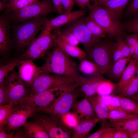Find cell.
Returning <instances> with one entry per match:
<instances>
[{
    "label": "cell",
    "instance_id": "cell-36",
    "mask_svg": "<svg viewBox=\"0 0 138 138\" xmlns=\"http://www.w3.org/2000/svg\"><path fill=\"white\" fill-rule=\"evenodd\" d=\"M14 106L11 103L0 105V128L5 124Z\"/></svg>",
    "mask_w": 138,
    "mask_h": 138
},
{
    "label": "cell",
    "instance_id": "cell-34",
    "mask_svg": "<svg viewBox=\"0 0 138 138\" xmlns=\"http://www.w3.org/2000/svg\"><path fill=\"white\" fill-rule=\"evenodd\" d=\"M55 30L54 36L66 43L75 46H77L80 43L75 36L71 32L66 30L61 32L59 28Z\"/></svg>",
    "mask_w": 138,
    "mask_h": 138
},
{
    "label": "cell",
    "instance_id": "cell-14",
    "mask_svg": "<svg viewBox=\"0 0 138 138\" xmlns=\"http://www.w3.org/2000/svg\"><path fill=\"white\" fill-rule=\"evenodd\" d=\"M79 123L97 117L93 107L87 98L75 102L72 108Z\"/></svg>",
    "mask_w": 138,
    "mask_h": 138
},
{
    "label": "cell",
    "instance_id": "cell-7",
    "mask_svg": "<svg viewBox=\"0 0 138 138\" xmlns=\"http://www.w3.org/2000/svg\"><path fill=\"white\" fill-rule=\"evenodd\" d=\"M6 96L4 104L10 103L14 105L26 96L27 90L18 74L13 70L5 79Z\"/></svg>",
    "mask_w": 138,
    "mask_h": 138
},
{
    "label": "cell",
    "instance_id": "cell-54",
    "mask_svg": "<svg viewBox=\"0 0 138 138\" xmlns=\"http://www.w3.org/2000/svg\"><path fill=\"white\" fill-rule=\"evenodd\" d=\"M7 6V2L1 0L0 1V11H2L3 9H6Z\"/></svg>",
    "mask_w": 138,
    "mask_h": 138
},
{
    "label": "cell",
    "instance_id": "cell-50",
    "mask_svg": "<svg viewBox=\"0 0 138 138\" xmlns=\"http://www.w3.org/2000/svg\"><path fill=\"white\" fill-rule=\"evenodd\" d=\"M116 131V128L110 126L105 132L101 138H114Z\"/></svg>",
    "mask_w": 138,
    "mask_h": 138
},
{
    "label": "cell",
    "instance_id": "cell-42",
    "mask_svg": "<svg viewBox=\"0 0 138 138\" xmlns=\"http://www.w3.org/2000/svg\"><path fill=\"white\" fill-rule=\"evenodd\" d=\"M126 12V14L130 15L138 13V0H131Z\"/></svg>",
    "mask_w": 138,
    "mask_h": 138
},
{
    "label": "cell",
    "instance_id": "cell-31",
    "mask_svg": "<svg viewBox=\"0 0 138 138\" xmlns=\"http://www.w3.org/2000/svg\"><path fill=\"white\" fill-rule=\"evenodd\" d=\"M40 0H10L7 2L5 14L7 15L14 11L39 1Z\"/></svg>",
    "mask_w": 138,
    "mask_h": 138
},
{
    "label": "cell",
    "instance_id": "cell-37",
    "mask_svg": "<svg viewBox=\"0 0 138 138\" xmlns=\"http://www.w3.org/2000/svg\"><path fill=\"white\" fill-rule=\"evenodd\" d=\"M102 101L107 107L109 111L120 109V102L118 96L114 95L101 96Z\"/></svg>",
    "mask_w": 138,
    "mask_h": 138
},
{
    "label": "cell",
    "instance_id": "cell-35",
    "mask_svg": "<svg viewBox=\"0 0 138 138\" xmlns=\"http://www.w3.org/2000/svg\"><path fill=\"white\" fill-rule=\"evenodd\" d=\"M138 92V77L135 76L122 90L120 93L124 96L131 98Z\"/></svg>",
    "mask_w": 138,
    "mask_h": 138
},
{
    "label": "cell",
    "instance_id": "cell-49",
    "mask_svg": "<svg viewBox=\"0 0 138 138\" xmlns=\"http://www.w3.org/2000/svg\"><path fill=\"white\" fill-rule=\"evenodd\" d=\"M6 96V88L5 83L3 82L0 84V105L4 104Z\"/></svg>",
    "mask_w": 138,
    "mask_h": 138
},
{
    "label": "cell",
    "instance_id": "cell-8",
    "mask_svg": "<svg viewBox=\"0 0 138 138\" xmlns=\"http://www.w3.org/2000/svg\"><path fill=\"white\" fill-rule=\"evenodd\" d=\"M75 82L73 79L57 74L40 72L31 85L33 95L57 86L72 85Z\"/></svg>",
    "mask_w": 138,
    "mask_h": 138
},
{
    "label": "cell",
    "instance_id": "cell-26",
    "mask_svg": "<svg viewBox=\"0 0 138 138\" xmlns=\"http://www.w3.org/2000/svg\"><path fill=\"white\" fill-rule=\"evenodd\" d=\"M130 0H109L101 5L107 9L114 17L119 19Z\"/></svg>",
    "mask_w": 138,
    "mask_h": 138
},
{
    "label": "cell",
    "instance_id": "cell-30",
    "mask_svg": "<svg viewBox=\"0 0 138 138\" xmlns=\"http://www.w3.org/2000/svg\"><path fill=\"white\" fill-rule=\"evenodd\" d=\"M84 22L90 31L94 35L105 38L107 33L105 30L89 15L84 18Z\"/></svg>",
    "mask_w": 138,
    "mask_h": 138
},
{
    "label": "cell",
    "instance_id": "cell-62",
    "mask_svg": "<svg viewBox=\"0 0 138 138\" xmlns=\"http://www.w3.org/2000/svg\"></svg>",
    "mask_w": 138,
    "mask_h": 138
},
{
    "label": "cell",
    "instance_id": "cell-46",
    "mask_svg": "<svg viewBox=\"0 0 138 138\" xmlns=\"http://www.w3.org/2000/svg\"><path fill=\"white\" fill-rule=\"evenodd\" d=\"M123 57V54L119 46L116 42L113 54V64L119 59Z\"/></svg>",
    "mask_w": 138,
    "mask_h": 138
},
{
    "label": "cell",
    "instance_id": "cell-17",
    "mask_svg": "<svg viewBox=\"0 0 138 138\" xmlns=\"http://www.w3.org/2000/svg\"><path fill=\"white\" fill-rule=\"evenodd\" d=\"M40 72L39 67L32 60H27L20 65L18 74L23 81L31 85Z\"/></svg>",
    "mask_w": 138,
    "mask_h": 138
},
{
    "label": "cell",
    "instance_id": "cell-1",
    "mask_svg": "<svg viewBox=\"0 0 138 138\" xmlns=\"http://www.w3.org/2000/svg\"><path fill=\"white\" fill-rule=\"evenodd\" d=\"M55 45L53 51L48 54L45 63L39 67L40 72L67 77L79 84L80 86L85 81L86 77L79 74L77 63L60 47Z\"/></svg>",
    "mask_w": 138,
    "mask_h": 138
},
{
    "label": "cell",
    "instance_id": "cell-58",
    "mask_svg": "<svg viewBox=\"0 0 138 138\" xmlns=\"http://www.w3.org/2000/svg\"><path fill=\"white\" fill-rule=\"evenodd\" d=\"M137 93V94H135L131 98H132L133 100L138 103V92Z\"/></svg>",
    "mask_w": 138,
    "mask_h": 138
},
{
    "label": "cell",
    "instance_id": "cell-53",
    "mask_svg": "<svg viewBox=\"0 0 138 138\" xmlns=\"http://www.w3.org/2000/svg\"><path fill=\"white\" fill-rule=\"evenodd\" d=\"M128 45L129 50V57L131 58L133 56L134 53L135 47L131 45Z\"/></svg>",
    "mask_w": 138,
    "mask_h": 138
},
{
    "label": "cell",
    "instance_id": "cell-3",
    "mask_svg": "<svg viewBox=\"0 0 138 138\" xmlns=\"http://www.w3.org/2000/svg\"><path fill=\"white\" fill-rule=\"evenodd\" d=\"M53 13H58L51 1L42 0L6 15L10 22L15 25Z\"/></svg>",
    "mask_w": 138,
    "mask_h": 138
},
{
    "label": "cell",
    "instance_id": "cell-6",
    "mask_svg": "<svg viewBox=\"0 0 138 138\" xmlns=\"http://www.w3.org/2000/svg\"><path fill=\"white\" fill-rule=\"evenodd\" d=\"M70 85H62L33 95L27 96L20 102L31 104L38 109L44 110L62 94L69 91Z\"/></svg>",
    "mask_w": 138,
    "mask_h": 138
},
{
    "label": "cell",
    "instance_id": "cell-52",
    "mask_svg": "<svg viewBox=\"0 0 138 138\" xmlns=\"http://www.w3.org/2000/svg\"><path fill=\"white\" fill-rule=\"evenodd\" d=\"M13 132H9L8 134L5 133V131L3 129V127L0 128V138H12L13 137Z\"/></svg>",
    "mask_w": 138,
    "mask_h": 138
},
{
    "label": "cell",
    "instance_id": "cell-22",
    "mask_svg": "<svg viewBox=\"0 0 138 138\" xmlns=\"http://www.w3.org/2000/svg\"><path fill=\"white\" fill-rule=\"evenodd\" d=\"M131 59L129 57L121 58L115 62L109 72L106 74L113 81L120 80L127 64ZM118 81V82H119Z\"/></svg>",
    "mask_w": 138,
    "mask_h": 138
},
{
    "label": "cell",
    "instance_id": "cell-11",
    "mask_svg": "<svg viewBox=\"0 0 138 138\" xmlns=\"http://www.w3.org/2000/svg\"><path fill=\"white\" fill-rule=\"evenodd\" d=\"M38 110L33 105L21 102L14 105L5 124L9 130H14L23 126L29 117Z\"/></svg>",
    "mask_w": 138,
    "mask_h": 138
},
{
    "label": "cell",
    "instance_id": "cell-9",
    "mask_svg": "<svg viewBox=\"0 0 138 138\" xmlns=\"http://www.w3.org/2000/svg\"><path fill=\"white\" fill-rule=\"evenodd\" d=\"M65 30L71 32L75 36L82 44L85 51L102 40L90 31L84 18H81L67 24Z\"/></svg>",
    "mask_w": 138,
    "mask_h": 138
},
{
    "label": "cell",
    "instance_id": "cell-15",
    "mask_svg": "<svg viewBox=\"0 0 138 138\" xmlns=\"http://www.w3.org/2000/svg\"><path fill=\"white\" fill-rule=\"evenodd\" d=\"M10 23L5 14L0 16V52L1 54H4L7 52L11 45Z\"/></svg>",
    "mask_w": 138,
    "mask_h": 138
},
{
    "label": "cell",
    "instance_id": "cell-29",
    "mask_svg": "<svg viewBox=\"0 0 138 138\" xmlns=\"http://www.w3.org/2000/svg\"><path fill=\"white\" fill-rule=\"evenodd\" d=\"M118 96L119 99L120 109L128 113L138 114L137 102L122 95Z\"/></svg>",
    "mask_w": 138,
    "mask_h": 138
},
{
    "label": "cell",
    "instance_id": "cell-25",
    "mask_svg": "<svg viewBox=\"0 0 138 138\" xmlns=\"http://www.w3.org/2000/svg\"><path fill=\"white\" fill-rule=\"evenodd\" d=\"M108 122L110 126L117 130L125 131L130 134L138 130V117L132 119Z\"/></svg>",
    "mask_w": 138,
    "mask_h": 138
},
{
    "label": "cell",
    "instance_id": "cell-39",
    "mask_svg": "<svg viewBox=\"0 0 138 138\" xmlns=\"http://www.w3.org/2000/svg\"><path fill=\"white\" fill-rule=\"evenodd\" d=\"M115 88V84L107 79L99 85L97 90V94L101 96L108 95Z\"/></svg>",
    "mask_w": 138,
    "mask_h": 138
},
{
    "label": "cell",
    "instance_id": "cell-60",
    "mask_svg": "<svg viewBox=\"0 0 138 138\" xmlns=\"http://www.w3.org/2000/svg\"><path fill=\"white\" fill-rule=\"evenodd\" d=\"M97 0H90V1H91L92 2L95 3Z\"/></svg>",
    "mask_w": 138,
    "mask_h": 138
},
{
    "label": "cell",
    "instance_id": "cell-43",
    "mask_svg": "<svg viewBox=\"0 0 138 138\" xmlns=\"http://www.w3.org/2000/svg\"><path fill=\"white\" fill-rule=\"evenodd\" d=\"M110 126L108 124L101 126L100 128L93 133L88 136L87 138H101L102 136Z\"/></svg>",
    "mask_w": 138,
    "mask_h": 138
},
{
    "label": "cell",
    "instance_id": "cell-38",
    "mask_svg": "<svg viewBox=\"0 0 138 138\" xmlns=\"http://www.w3.org/2000/svg\"><path fill=\"white\" fill-rule=\"evenodd\" d=\"M65 125L68 128L73 129L79 123L78 119L74 113L70 111L61 116Z\"/></svg>",
    "mask_w": 138,
    "mask_h": 138
},
{
    "label": "cell",
    "instance_id": "cell-28",
    "mask_svg": "<svg viewBox=\"0 0 138 138\" xmlns=\"http://www.w3.org/2000/svg\"><path fill=\"white\" fill-rule=\"evenodd\" d=\"M44 54L39 44L34 39L30 43L28 50L22 54L19 59L24 60L32 61L43 57Z\"/></svg>",
    "mask_w": 138,
    "mask_h": 138
},
{
    "label": "cell",
    "instance_id": "cell-19",
    "mask_svg": "<svg viewBox=\"0 0 138 138\" xmlns=\"http://www.w3.org/2000/svg\"><path fill=\"white\" fill-rule=\"evenodd\" d=\"M136 59H131L126 67L119 81L115 84V93H120L124 87L135 77L136 68Z\"/></svg>",
    "mask_w": 138,
    "mask_h": 138
},
{
    "label": "cell",
    "instance_id": "cell-20",
    "mask_svg": "<svg viewBox=\"0 0 138 138\" xmlns=\"http://www.w3.org/2000/svg\"><path fill=\"white\" fill-rule=\"evenodd\" d=\"M99 121V119L97 117L79 123L73 129L71 138H86Z\"/></svg>",
    "mask_w": 138,
    "mask_h": 138
},
{
    "label": "cell",
    "instance_id": "cell-4",
    "mask_svg": "<svg viewBox=\"0 0 138 138\" xmlns=\"http://www.w3.org/2000/svg\"><path fill=\"white\" fill-rule=\"evenodd\" d=\"M89 16L93 19L112 38L116 39L124 35V28L118 19L113 16L104 6L92 5Z\"/></svg>",
    "mask_w": 138,
    "mask_h": 138
},
{
    "label": "cell",
    "instance_id": "cell-18",
    "mask_svg": "<svg viewBox=\"0 0 138 138\" xmlns=\"http://www.w3.org/2000/svg\"><path fill=\"white\" fill-rule=\"evenodd\" d=\"M91 103L97 117L101 122V126L107 124L109 110L102 101L101 96L98 94L87 97Z\"/></svg>",
    "mask_w": 138,
    "mask_h": 138
},
{
    "label": "cell",
    "instance_id": "cell-59",
    "mask_svg": "<svg viewBox=\"0 0 138 138\" xmlns=\"http://www.w3.org/2000/svg\"><path fill=\"white\" fill-rule=\"evenodd\" d=\"M136 76L138 77V60L136 61Z\"/></svg>",
    "mask_w": 138,
    "mask_h": 138
},
{
    "label": "cell",
    "instance_id": "cell-23",
    "mask_svg": "<svg viewBox=\"0 0 138 138\" xmlns=\"http://www.w3.org/2000/svg\"><path fill=\"white\" fill-rule=\"evenodd\" d=\"M42 30L41 34L34 40L45 54L48 50L55 45V37L54 34L44 28Z\"/></svg>",
    "mask_w": 138,
    "mask_h": 138
},
{
    "label": "cell",
    "instance_id": "cell-57",
    "mask_svg": "<svg viewBox=\"0 0 138 138\" xmlns=\"http://www.w3.org/2000/svg\"><path fill=\"white\" fill-rule=\"evenodd\" d=\"M130 138H138V130L130 134Z\"/></svg>",
    "mask_w": 138,
    "mask_h": 138
},
{
    "label": "cell",
    "instance_id": "cell-41",
    "mask_svg": "<svg viewBox=\"0 0 138 138\" xmlns=\"http://www.w3.org/2000/svg\"><path fill=\"white\" fill-rule=\"evenodd\" d=\"M126 28L129 32H138V15L127 23Z\"/></svg>",
    "mask_w": 138,
    "mask_h": 138
},
{
    "label": "cell",
    "instance_id": "cell-61",
    "mask_svg": "<svg viewBox=\"0 0 138 138\" xmlns=\"http://www.w3.org/2000/svg\"><path fill=\"white\" fill-rule=\"evenodd\" d=\"M3 0L4 1L6 2H8L10 0Z\"/></svg>",
    "mask_w": 138,
    "mask_h": 138
},
{
    "label": "cell",
    "instance_id": "cell-21",
    "mask_svg": "<svg viewBox=\"0 0 138 138\" xmlns=\"http://www.w3.org/2000/svg\"><path fill=\"white\" fill-rule=\"evenodd\" d=\"M55 37V45L59 46L70 56L76 58L80 61L87 58V55L85 51L77 46L68 44L58 38Z\"/></svg>",
    "mask_w": 138,
    "mask_h": 138
},
{
    "label": "cell",
    "instance_id": "cell-5",
    "mask_svg": "<svg viewBox=\"0 0 138 138\" xmlns=\"http://www.w3.org/2000/svg\"><path fill=\"white\" fill-rule=\"evenodd\" d=\"M109 39H102L86 51L87 59L96 64L106 74L113 64V54L116 45Z\"/></svg>",
    "mask_w": 138,
    "mask_h": 138
},
{
    "label": "cell",
    "instance_id": "cell-47",
    "mask_svg": "<svg viewBox=\"0 0 138 138\" xmlns=\"http://www.w3.org/2000/svg\"><path fill=\"white\" fill-rule=\"evenodd\" d=\"M78 6L82 9L87 7L89 9L92 5L90 4V0H74Z\"/></svg>",
    "mask_w": 138,
    "mask_h": 138
},
{
    "label": "cell",
    "instance_id": "cell-44",
    "mask_svg": "<svg viewBox=\"0 0 138 138\" xmlns=\"http://www.w3.org/2000/svg\"><path fill=\"white\" fill-rule=\"evenodd\" d=\"M75 2L74 0H62L63 9L65 13H68L72 12L74 5Z\"/></svg>",
    "mask_w": 138,
    "mask_h": 138
},
{
    "label": "cell",
    "instance_id": "cell-45",
    "mask_svg": "<svg viewBox=\"0 0 138 138\" xmlns=\"http://www.w3.org/2000/svg\"><path fill=\"white\" fill-rule=\"evenodd\" d=\"M124 40L128 45L135 47L138 42V34L135 33L128 36Z\"/></svg>",
    "mask_w": 138,
    "mask_h": 138
},
{
    "label": "cell",
    "instance_id": "cell-27",
    "mask_svg": "<svg viewBox=\"0 0 138 138\" xmlns=\"http://www.w3.org/2000/svg\"><path fill=\"white\" fill-rule=\"evenodd\" d=\"M78 70L83 73L90 76L105 74L104 71L95 63L85 59L81 61L78 65Z\"/></svg>",
    "mask_w": 138,
    "mask_h": 138
},
{
    "label": "cell",
    "instance_id": "cell-13",
    "mask_svg": "<svg viewBox=\"0 0 138 138\" xmlns=\"http://www.w3.org/2000/svg\"><path fill=\"white\" fill-rule=\"evenodd\" d=\"M85 9L65 13L50 20L47 19L44 28L50 32L60 27L67 25L81 18L85 14Z\"/></svg>",
    "mask_w": 138,
    "mask_h": 138
},
{
    "label": "cell",
    "instance_id": "cell-40",
    "mask_svg": "<svg viewBox=\"0 0 138 138\" xmlns=\"http://www.w3.org/2000/svg\"><path fill=\"white\" fill-rule=\"evenodd\" d=\"M122 53L123 57H129V50L128 45L122 37L117 39V42Z\"/></svg>",
    "mask_w": 138,
    "mask_h": 138
},
{
    "label": "cell",
    "instance_id": "cell-33",
    "mask_svg": "<svg viewBox=\"0 0 138 138\" xmlns=\"http://www.w3.org/2000/svg\"><path fill=\"white\" fill-rule=\"evenodd\" d=\"M138 117V114L127 113L120 109L110 111L108 116V120L110 122L134 118Z\"/></svg>",
    "mask_w": 138,
    "mask_h": 138
},
{
    "label": "cell",
    "instance_id": "cell-12",
    "mask_svg": "<svg viewBox=\"0 0 138 138\" xmlns=\"http://www.w3.org/2000/svg\"><path fill=\"white\" fill-rule=\"evenodd\" d=\"M80 96L78 90L65 92L59 97L44 111L51 116L61 117L70 111L77 98Z\"/></svg>",
    "mask_w": 138,
    "mask_h": 138
},
{
    "label": "cell",
    "instance_id": "cell-24",
    "mask_svg": "<svg viewBox=\"0 0 138 138\" xmlns=\"http://www.w3.org/2000/svg\"><path fill=\"white\" fill-rule=\"evenodd\" d=\"M29 137L33 138H50L46 130L40 123L27 121L23 126Z\"/></svg>",
    "mask_w": 138,
    "mask_h": 138
},
{
    "label": "cell",
    "instance_id": "cell-51",
    "mask_svg": "<svg viewBox=\"0 0 138 138\" xmlns=\"http://www.w3.org/2000/svg\"><path fill=\"white\" fill-rule=\"evenodd\" d=\"M56 8L58 13L62 14L63 13V8L62 5V0H50Z\"/></svg>",
    "mask_w": 138,
    "mask_h": 138
},
{
    "label": "cell",
    "instance_id": "cell-16",
    "mask_svg": "<svg viewBox=\"0 0 138 138\" xmlns=\"http://www.w3.org/2000/svg\"><path fill=\"white\" fill-rule=\"evenodd\" d=\"M102 75L86 77L85 81L79 86L80 88L78 90L80 96L87 98L97 94L98 86L102 82L106 79Z\"/></svg>",
    "mask_w": 138,
    "mask_h": 138
},
{
    "label": "cell",
    "instance_id": "cell-32",
    "mask_svg": "<svg viewBox=\"0 0 138 138\" xmlns=\"http://www.w3.org/2000/svg\"><path fill=\"white\" fill-rule=\"evenodd\" d=\"M25 60L15 58L0 67V84L2 83L8 75L16 66L20 65Z\"/></svg>",
    "mask_w": 138,
    "mask_h": 138
},
{
    "label": "cell",
    "instance_id": "cell-10",
    "mask_svg": "<svg viewBox=\"0 0 138 138\" xmlns=\"http://www.w3.org/2000/svg\"><path fill=\"white\" fill-rule=\"evenodd\" d=\"M37 122L45 129L51 138H70L73 129L67 127L61 117L43 115L37 119Z\"/></svg>",
    "mask_w": 138,
    "mask_h": 138
},
{
    "label": "cell",
    "instance_id": "cell-48",
    "mask_svg": "<svg viewBox=\"0 0 138 138\" xmlns=\"http://www.w3.org/2000/svg\"><path fill=\"white\" fill-rule=\"evenodd\" d=\"M114 138H130V133L121 130L117 129Z\"/></svg>",
    "mask_w": 138,
    "mask_h": 138
},
{
    "label": "cell",
    "instance_id": "cell-55",
    "mask_svg": "<svg viewBox=\"0 0 138 138\" xmlns=\"http://www.w3.org/2000/svg\"><path fill=\"white\" fill-rule=\"evenodd\" d=\"M133 59L138 60V42L135 46V52L132 57Z\"/></svg>",
    "mask_w": 138,
    "mask_h": 138
},
{
    "label": "cell",
    "instance_id": "cell-56",
    "mask_svg": "<svg viewBox=\"0 0 138 138\" xmlns=\"http://www.w3.org/2000/svg\"><path fill=\"white\" fill-rule=\"evenodd\" d=\"M109 0H97L94 3L93 5H101Z\"/></svg>",
    "mask_w": 138,
    "mask_h": 138
},
{
    "label": "cell",
    "instance_id": "cell-2",
    "mask_svg": "<svg viewBox=\"0 0 138 138\" xmlns=\"http://www.w3.org/2000/svg\"><path fill=\"white\" fill-rule=\"evenodd\" d=\"M47 19L45 16L22 22L12 27L13 41L20 49L30 44L39 31L42 29Z\"/></svg>",
    "mask_w": 138,
    "mask_h": 138
}]
</instances>
